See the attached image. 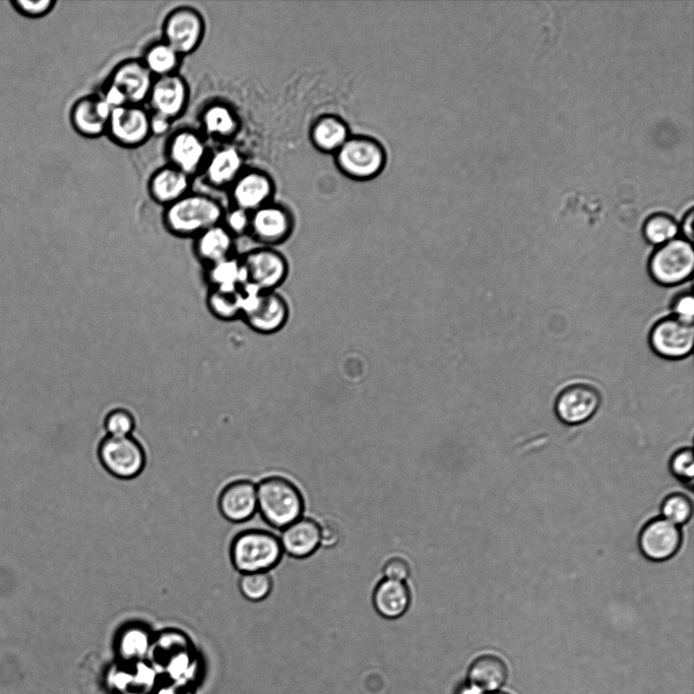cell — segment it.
<instances>
[{
  "label": "cell",
  "instance_id": "cell-1",
  "mask_svg": "<svg viewBox=\"0 0 694 694\" xmlns=\"http://www.w3.org/2000/svg\"><path fill=\"white\" fill-rule=\"evenodd\" d=\"M224 213L225 209L217 199L192 192L164 208L162 220L170 234L196 238L209 228L222 224Z\"/></svg>",
  "mask_w": 694,
  "mask_h": 694
},
{
  "label": "cell",
  "instance_id": "cell-2",
  "mask_svg": "<svg viewBox=\"0 0 694 694\" xmlns=\"http://www.w3.org/2000/svg\"><path fill=\"white\" fill-rule=\"evenodd\" d=\"M283 553L280 539L260 529L239 533L230 546L232 565L241 575L269 573L280 563Z\"/></svg>",
  "mask_w": 694,
  "mask_h": 694
},
{
  "label": "cell",
  "instance_id": "cell-3",
  "mask_svg": "<svg viewBox=\"0 0 694 694\" xmlns=\"http://www.w3.org/2000/svg\"><path fill=\"white\" fill-rule=\"evenodd\" d=\"M258 512L271 527L284 530L302 517L303 498L283 477H268L258 485Z\"/></svg>",
  "mask_w": 694,
  "mask_h": 694
},
{
  "label": "cell",
  "instance_id": "cell-4",
  "mask_svg": "<svg viewBox=\"0 0 694 694\" xmlns=\"http://www.w3.org/2000/svg\"><path fill=\"white\" fill-rule=\"evenodd\" d=\"M241 319L252 330L262 335H272L282 330L289 319L287 301L276 291L261 292L242 287Z\"/></svg>",
  "mask_w": 694,
  "mask_h": 694
},
{
  "label": "cell",
  "instance_id": "cell-5",
  "mask_svg": "<svg viewBox=\"0 0 694 694\" xmlns=\"http://www.w3.org/2000/svg\"><path fill=\"white\" fill-rule=\"evenodd\" d=\"M340 170L355 180H370L380 175L387 163L386 150L381 143L368 137H349L336 152Z\"/></svg>",
  "mask_w": 694,
  "mask_h": 694
},
{
  "label": "cell",
  "instance_id": "cell-6",
  "mask_svg": "<svg viewBox=\"0 0 694 694\" xmlns=\"http://www.w3.org/2000/svg\"><path fill=\"white\" fill-rule=\"evenodd\" d=\"M98 458L109 474L122 480L137 478L147 465L146 451L133 435L104 437L98 448Z\"/></svg>",
  "mask_w": 694,
  "mask_h": 694
},
{
  "label": "cell",
  "instance_id": "cell-7",
  "mask_svg": "<svg viewBox=\"0 0 694 694\" xmlns=\"http://www.w3.org/2000/svg\"><path fill=\"white\" fill-rule=\"evenodd\" d=\"M694 270L692 243L675 238L659 246L649 262L654 281L663 286H675L688 280Z\"/></svg>",
  "mask_w": 694,
  "mask_h": 694
},
{
  "label": "cell",
  "instance_id": "cell-8",
  "mask_svg": "<svg viewBox=\"0 0 694 694\" xmlns=\"http://www.w3.org/2000/svg\"><path fill=\"white\" fill-rule=\"evenodd\" d=\"M240 259L246 287L261 292L276 291L288 276L287 260L273 247L251 249Z\"/></svg>",
  "mask_w": 694,
  "mask_h": 694
},
{
  "label": "cell",
  "instance_id": "cell-9",
  "mask_svg": "<svg viewBox=\"0 0 694 694\" xmlns=\"http://www.w3.org/2000/svg\"><path fill=\"white\" fill-rule=\"evenodd\" d=\"M204 16L191 7H178L168 13L162 25V40L182 57L196 52L206 35Z\"/></svg>",
  "mask_w": 694,
  "mask_h": 694
},
{
  "label": "cell",
  "instance_id": "cell-10",
  "mask_svg": "<svg viewBox=\"0 0 694 694\" xmlns=\"http://www.w3.org/2000/svg\"><path fill=\"white\" fill-rule=\"evenodd\" d=\"M150 111L143 105H125L113 109L106 137L124 149L144 146L151 138Z\"/></svg>",
  "mask_w": 694,
  "mask_h": 694
},
{
  "label": "cell",
  "instance_id": "cell-11",
  "mask_svg": "<svg viewBox=\"0 0 694 694\" xmlns=\"http://www.w3.org/2000/svg\"><path fill=\"white\" fill-rule=\"evenodd\" d=\"M210 153L207 139L194 129L174 132L165 146L168 164L193 178L202 173Z\"/></svg>",
  "mask_w": 694,
  "mask_h": 694
},
{
  "label": "cell",
  "instance_id": "cell-12",
  "mask_svg": "<svg viewBox=\"0 0 694 694\" xmlns=\"http://www.w3.org/2000/svg\"><path fill=\"white\" fill-rule=\"evenodd\" d=\"M653 350L667 359H682L691 354L694 344L693 322L672 315L660 320L652 329Z\"/></svg>",
  "mask_w": 694,
  "mask_h": 694
},
{
  "label": "cell",
  "instance_id": "cell-13",
  "mask_svg": "<svg viewBox=\"0 0 694 694\" xmlns=\"http://www.w3.org/2000/svg\"><path fill=\"white\" fill-rule=\"evenodd\" d=\"M228 193L232 207L252 213L273 202L275 184L265 171L245 168Z\"/></svg>",
  "mask_w": 694,
  "mask_h": 694
},
{
  "label": "cell",
  "instance_id": "cell-14",
  "mask_svg": "<svg viewBox=\"0 0 694 694\" xmlns=\"http://www.w3.org/2000/svg\"><path fill=\"white\" fill-rule=\"evenodd\" d=\"M191 90L187 81L178 73L154 80L147 104L150 112L175 121L185 113Z\"/></svg>",
  "mask_w": 694,
  "mask_h": 694
},
{
  "label": "cell",
  "instance_id": "cell-15",
  "mask_svg": "<svg viewBox=\"0 0 694 694\" xmlns=\"http://www.w3.org/2000/svg\"><path fill=\"white\" fill-rule=\"evenodd\" d=\"M294 221L287 208L273 202L252 212L249 234L263 246L274 247L292 234Z\"/></svg>",
  "mask_w": 694,
  "mask_h": 694
},
{
  "label": "cell",
  "instance_id": "cell-16",
  "mask_svg": "<svg viewBox=\"0 0 694 694\" xmlns=\"http://www.w3.org/2000/svg\"><path fill=\"white\" fill-rule=\"evenodd\" d=\"M154 80L141 58H129L114 67L105 83L118 88L130 105L145 106Z\"/></svg>",
  "mask_w": 694,
  "mask_h": 694
},
{
  "label": "cell",
  "instance_id": "cell-17",
  "mask_svg": "<svg viewBox=\"0 0 694 694\" xmlns=\"http://www.w3.org/2000/svg\"><path fill=\"white\" fill-rule=\"evenodd\" d=\"M602 402L599 391L588 384L566 387L555 402L557 417L565 424L579 425L589 421Z\"/></svg>",
  "mask_w": 694,
  "mask_h": 694
},
{
  "label": "cell",
  "instance_id": "cell-18",
  "mask_svg": "<svg viewBox=\"0 0 694 694\" xmlns=\"http://www.w3.org/2000/svg\"><path fill=\"white\" fill-rule=\"evenodd\" d=\"M218 507L225 520L233 524L245 523L258 513V486L239 479L228 483L218 498Z\"/></svg>",
  "mask_w": 694,
  "mask_h": 694
},
{
  "label": "cell",
  "instance_id": "cell-19",
  "mask_svg": "<svg viewBox=\"0 0 694 694\" xmlns=\"http://www.w3.org/2000/svg\"><path fill=\"white\" fill-rule=\"evenodd\" d=\"M113 109L99 94L83 96L72 106L70 121L74 131L86 139L106 136Z\"/></svg>",
  "mask_w": 694,
  "mask_h": 694
},
{
  "label": "cell",
  "instance_id": "cell-20",
  "mask_svg": "<svg viewBox=\"0 0 694 694\" xmlns=\"http://www.w3.org/2000/svg\"><path fill=\"white\" fill-rule=\"evenodd\" d=\"M244 169V158L239 149L225 144L210 153L201 175L210 187L228 192Z\"/></svg>",
  "mask_w": 694,
  "mask_h": 694
},
{
  "label": "cell",
  "instance_id": "cell-21",
  "mask_svg": "<svg viewBox=\"0 0 694 694\" xmlns=\"http://www.w3.org/2000/svg\"><path fill=\"white\" fill-rule=\"evenodd\" d=\"M681 542L679 527L663 518L648 523L640 535V548L652 561L672 558L678 552Z\"/></svg>",
  "mask_w": 694,
  "mask_h": 694
},
{
  "label": "cell",
  "instance_id": "cell-22",
  "mask_svg": "<svg viewBox=\"0 0 694 694\" xmlns=\"http://www.w3.org/2000/svg\"><path fill=\"white\" fill-rule=\"evenodd\" d=\"M193 177L167 164L154 171L148 181L150 198L166 208L192 193Z\"/></svg>",
  "mask_w": 694,
  "mask_h": 694
},
{
  "label": "cell",
  "instance_id": "cell-23",
  "mask_svg": "<svg viewBox=\"0 0 694 694\" xmlns=\"http://www.w3.org/2000/svg\"><path fill=\"white\" fill-rule=\"evenodd\" d=\"M240 122L238 113L230 104L214 101L200 113V132L206 139L229 144L239 133Z\"/></svg>",
  "mask_w": 694,
  "mask_h": 694
},
{
  "label": "cell",
  "instance_id": "cell-24",
  "mask_svg": "<svg viewBox=\"0 0 694 694\" xmlns=\"http://www.w3.org/2000/svg\"><path fill=\"white\" fill-rule=\"evenodd\" d=\"M280 539L283 552L294 558H306L321 546V526L308 518H300L286 527Z\"/></svg>",
  "mask_w": 694,
  "mask_h": 694
},
{
  "label": "cell",
  "instance_id": "cell-25",
  "mask_svg": "<svg viewBox=\"0 0 694 694\" xmlns=\"http://www.w3.org/2000/svg\"><path fill=\"white\" fill-rule=\"evenodd\" d=\"M235 238L220 224L209 228L195 238L196 257L211 266L234 256Z\"/></svg>",
  "mask_w": 694,
  "mask_h": 694
},
{
  "label": "cell",
  "instance_id": "cell-26",
  "mask_svg": "<svg viewBox=\"0 0 694 694\" xmlns=\"http://www.w3.org/2000/svg\"><path fill=\"white\" fill-rule=\"evenodd\" d=\"M411 604V593L402 582L384 579L373 593V605L378 614L387 619L402 617Z\"/></svg>",
  "mask_w": 694,
  "mask_h": 694
},
{
  "label": "cell",
  "instance_id": "cell-27",
  "mask_svg": "<svg viewBox=\"0 0 694 694\" xmlns=\"http://www.w3.org/2000/svg\"><path fill=\"white\" fill-rule=\"evenodd\" d=\"M508 666L494 655H484L476 659L469 670L471 686L480 691H494L506 683Z\"/></svg>",
  "mask_w": 694,
  "mask_h": 694
},
{
  "label": "cell",
  "instance_id": "cell-28",
  "mask_svg": "<svg viewBox=\"0 0 694 694\" xmlns=\"http://www.w3.org/2000/svg\"><path fill=\"white\" fill-rule=\"evenodd\" d=\"M349 137L346 122L334 115L319 118L310 131L313 145L326 153H336Z\"/></svg>",
  "mask_w": 694,
  "mask_h": 694
},
{
  "label": "cell",
  "instance_id": "cell-29",
  "mask_svg": "<svg viewBox=\"0 0 694 694\" xmlns=\"http://www.w3.org/2000/svg\"><path fill=\"white\" fill-rule=\"evenodd\" d=\"M141 59L156 79L178 74L183 57L161 39L150 44L145 49Z\"/></svg>",
  "mask_w": 694,
  "mask_h": 694
},
{
  "label": "cell",
  "instance_id": "cell-30",
  "mask_svg": "<svg viewBox=\"0 0 694 694\" xmlns=\"http://www.w3.org/2000/svg\"><path fill=\"white\" fill-rule=\"evenodd\" d=\"M243 294L241 289L210 288L207 306L220 321L231 322L241 319Z\"/></svg>",
  "mask_w": 694,
  "mask_h": 694
},
{
  "label": "cell",
  "instance_id": "cell-31",
  "mask_svg": "<svg viewBox=\"0 0 694 694\" xmlns=\"http://www.w3.org/2000/svg\"><path fill=\"white\" fill-rule=\"evenodd\" d=\"M210 288L241 289L244 286V270L241 259L235 256L207 267Z\"/></svg>",
  "mask_w": 694,
  "mask_h": 694
},
{
  "label": "cell",
  "instance_id": "cell-32",
  "mask_svg": "<svg viewBox=\"0 0 694 694\" xmlns=\"http://www.w3.org/2000/svg\"><path fill=\"white\" fill-rule=\"evenodd\" d=\"M151 644L149 629L141 623H130L121 629L118 649L125 657L143 656Z\"/></svg>",
  "mask_w": 694,
  "mask_h": 694
},
{
  "label": "cell",
  "instance_id": "cell-33",
  "mask_svg": "<svg viewBox=\"0 0 694 694\" xmlns=\"http://www.w3.org/2000/svg\"><path fill=\"white\" fill-rule=\"evenodd\" d=\"M241 595L250 602L266 600L273 590V579L270 573L243 574L239 580Z\"/></svg>",
  "mask_w": 694,
  "mask_h": 694
},
{
  "label": "cell",
  "instance_id": "cell-34",
  "mask_svg": "<svg viewBox=\"0 0 694 694\" xmlns=\"http://www.w3.org/2000/svg\"><path fill=\"white\" fill-rule=\"evenodd\" d=\"M678 226L667 215L658 214L649 218L644 227V235L648 242L661 246L676 238Z\"/></svg>",
  "mask_w": 694,
  "mask_h": 694
},
{
  "label": "cell",
  "instance_id": "cell-35",
  "mask_svg": "<svg viewBox=\"0 0 694 694\" xmlns=\"http://www.w3.org/2000/svg\"><path fill=\"white\" fill-rule=\"evenodd\" d=\"M692 513V502L684 494H671L663 501V519L676 526L687 523L691 519Z\"/></svg>",
  "mask_w": 694,
  "mask_h": 694
},
{
  "label": "cell",
  "instance_id": "cell-36",
  "mask_svg": "<svg viewBox=\"0 0 694 694\" xmlns=\"http://www.w3.org/2000/svg\"><path fill=\"white\" fill-rule=\"evenodd\" d=\"M107 436H132L136 429V419L133 413L123 408L111 410L104 419Z\"/></svg>",
  "mask_w": 694,
  "mask_h": 694
},
{
  "label": "cell",
  "instance_id": "cell-37",
  "mask_svg": "<svg viewBox=\"0 0 694 694\" xmlns=\"http://www.w3.org/2000/svg\"><path fill=\"white\" fill-rule=\"evenodd\" d=\"M672 474L685 485L692 487L694 477L693 453L690 449L677 452L671 459Z\"/></svg>",
  "mask_w": 694,
  "mask_h": 694
},
{
  "label": "cell",
  "instance_id": "cell-38",
  "mask_svg": "<svg viewBox=\"0 0 694 694\" xmlns=\"http://www.w3.org/2000/svg\"><path fill=\"white\" fill-rule=\"evenodd\" d=\"M251 213L232 207L225 210L222 225L234 237H242L249 234Z\"/></svg>",
  "mask_w": 694,
  "mask_h": 694
},
{
  "label": "cell",
  "instance_id": "cell-39",
  "mask_svg": "<svg viewBox=\"0 0 694 694\" xmlns=\"http://www.w3.org/2000/svg\"><path fill=\"white\" fill-rule=\"evenodd\" d=\"M11 5L22 16L30 19H39L47 16L57 5L55 0H11Z\"/></svg>",
  "mask_w": 694,
  "mask_h": 694
},
{
  "label": "cell",
  "instance_id": "cell-40",
  "mask_svg": "<svg viewBox=\"0 0 694 694\" xmlns=\"http://www.w3.org/2000/svg\"><path fill=\"white\" fill-rule=\"evenodd\" d=\"M383 574L386 580L405 583L411 575L410 565L405 559L395 557L386 562Z\"/></svg>",
  "mask_w": 694,
  "mask_h": 694
},
{
  "label": "cell",
  "instance_id": "cell-41",
  "mask_svg": "<svg viewBox=\"0 0 694 694\" xmlns=\"http://www.w3.org/2000/svg\"><path fill=\"white\" fill-rule=\"evenodd\" d=\"M673 311L676 317L693 322L694 300L690 292L679 295L673 303Z\"/></svg>",
  "mask_w": 694,
  "mask_h": 694
},
{
  "label": "cell",
  "instance_id": "cell-42",
  "mask_svg": "<svg viewBox=\"0 0 694 694\" xmlns=\"http://www.w3.org/2000/svg\"><path fill=\"white\" fill-rule=\"evenodd\" d=\"M99 95L106 101V103L112 109L129 105L128 100H126L124 94L118 88L111 84H107L104 82Z\"/></svg>",
  "mask_w": 694,
  "mask_h": 694
},
{
  "label": "cell",
  "instance_id": "cell-43",
  "mask_svg": "<svg viewBox=\"0 0 694 694\" xmlns=\"http://www.w3.org/2000/svg\"><path fill=\"white\" fill-rule=\"evenodd\" d=\"M151 113V112H150ZM173 121L170 119L151 113L150 116V131L152 137H163L167 135L173 126Z\"/></svg>",
  "mask_w": 694,
  "mask_h": 694
},
{
  "label": "cell",
  "instance_id": "cell-44",
  "mask_svg": "<svg viewBox=\"0 0 694 694\" xmlns=\"http://www.w3.org/2000/svg\"><path fill=\"white\" fill-rule=\"evenodd\" d=\"M340 541V533L333 525L321 527V546L332 548Z\"/></svg>",
  "mask_w": 694,
  "mask_h": 694
},
{
  "label": "cell",
  "instance_id": "cell-45",
  "mask_svg": "<svg viewBox=\"0 0 694 694\" xmlns=\"http://www.w3.org/2000/svg\"><path fill=\"white\" fill-rule=\"evenodd\" d=\"M693 211L690 210L684 217L682 222V232L685 236V240L692 243L693 240Z\"/></svg>",
  "mask_w": 694,
  "mask_h": 694
},
{
  "label": "cell",
  "instance_id": "cell-46",
  "mask_svg": "<svg viewBox=\"0 0 694 694\" xmlns=\"http://www.w3.org/2000/svg\"><path fill=\"white\" fill-rule=\"evenodd\" d=\"M460 693L461 694H478V690L471 686L470 688H468V687L464 688Z\"/></svg>",
  "mask_w": 694,
  "mask_h": 694
},
{
  "label": "cell",
  "instance_id": "cell-47",
  "mask_svg": "<svg viewBox=\"0 0 694 694\" xmlns=\"http://www.w3.org/2000/svg\"><path fill=\"white\" fill-rule=\"evenodd\" d=\"M491 694H510V693H507V692H494V693H491Z\"/></svg>",
  "mask_w": 694,
  "mask_h": 694
}]
</instances>
